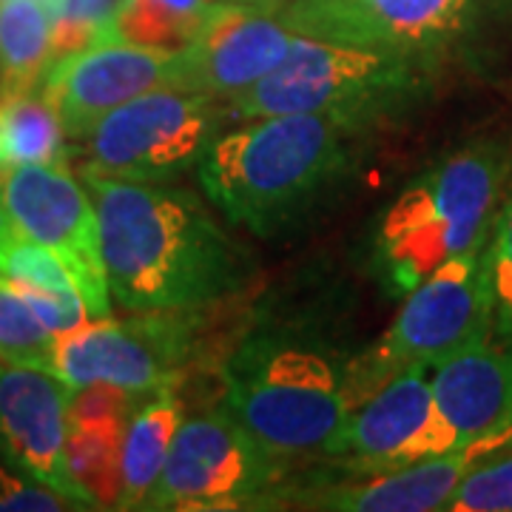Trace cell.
Wrapping results in <instances>:
<instances>
[{
	"mask_svg": "<svg viewBox=\"0 0 512 512\" xmlns=\"http://www.w3.org/2000/svg\"><path fill=\"white\" fill-rule=\"evenodd\" d=\"M100 222L111 299L128 311H197L254 276L248 251L180 185L77 174Z\"/></svg>",
	"mask_w": 512,
	"mask_h": 512,
	"instance_id": "6da1fadb",
	"label": "cell"
},
{
	"mask_svg": "<svg viewBox=\"0 0 512 512\" xmlns=\"http://www.w3.org/2000/svg\"><path fill=\"white\" fill-rule=\"evenodd\" d=\"M362 128L322 114L254 117L222 131L197 165L202 191L256 237L299 222L348 174Z\"/></svg>",
	"mask_w": 512,
	"mask_h": 512,
	"instance_id": "7a4b0ae2",
	"label": "cell"
},
{
	"mask_svg": "<svg viewBox=\"0 0 512 512\" xmlns=\"http://www.w3.org/2000/svg\"><path fill=\"white\" fill-rule=\"evenodd\" d=\"M512 180V148L478 140L413 177L370 234V265L384 291L407 296L447 259L493 234Z\"/></svg>",
	"mask_w": 512,
	"mask_h": 512,
	"instance_id": "3957f363",
	"label": "cell"
},
{
	"mask_svg": "<svg viewBox=\"0 0 512 512\" xmlns=\"http://www.w3.org/2000/svg\"><path fill=\"white\" fill-rule=\"evenodd\" d=\"M222 410L271 453L325 456L356 407L353 376L325 345L288 328L248 336L222 367Z\"/></svg>",
	"mask_w": 512,
	"mask_h": 512,
	"instance_id": "277c9868",
	"label": "cell"
},
{
	"mask_svg": "<svg viewBox=\"0 0 512 512\" xmlns=\"http://www.w3.org/2000/svg\"><path fill=\"white\" fill-rule=\"evenodd\" d=\"M436 66L416 57L296 37L288 57L256 86L228 103L254 120L274 114H322L367 131L410 111L433 86Z\"/></svg>",
	"mask_w": 512,
	"mask_h": 512,
	"instance_id": "5b68a950",
	"label": "cell"
},
{
	"mask_svg": "<svg viewBox=\"0 0 512 512\" xmlns=\"http://www.w3.org/2000/svg\"><path fill=\"white\" fill-rule=\"evenodd\" d=\"M228 103L177 86H157L86 128L77 174L168 183L197 168L228 120Z\"/></svg>",
	"mask_w": 512,
	"mask_h": 512,
	"instance_id": "8992f818",
	"label": "cell"
},
{
	"mask_svg": "<svg viewBox=\"0 0 512 512\" xmlns=\"http://www.w3.org/2000/svg\"><path fill=\"white\" fill-rule=\"evenodd\" d=\"M484 248L487 242L447 259L404 296L382 345L362 365V379L353 382V393L356 384L370 393L379 390L404 367L436 370L458 353L493 339V282Z\"/></svg>",
	"mask_w": 512,
	"mask_h": 512,
	"instance_id": "52a82bcc",
	"label": "cell"
},
{
	"mask_svg": "<svg viewBox=\"0 0 512 512\" xmlns=\"http://www.w3.org/2000/svg\"><path fill=\"white\" fill-rule=\"evenodd\" d=\"M285 476V458L254 439L228 410L188 416L140 510H245Z\"/></svg>",
	"mask_w": 512,
	"mask_h": 512,
	"instance_id": "ba28073f",
	"label": "cell"
},
{
	"mask_svg": "<svg viewBox=\"0 0 512 512\" xmlns=\"http://www.w3.org/2000/svg\"><path fill=\"white\" fill-rule=\"evenodd\" d=\"M481 0H288L274 15L296 35L416 57L439 69L470 35Z\"/></svg>",
	"mask_w": 512,
	"mask_h": 512,
	"instance_id": "9c48e42d",
	"label": "cell"
},
{
	"mask_svg": "<svg viewBox=\"0 0 512 512\" xmlns=\"http://www.w3.org/2000/svg\"><path fill=\"white\" fill-rule=\"evenodd\" d=\"M0 200L23 234L66 265L92 319L111 316V291L92 194L66 163L9 165Z\"/></svg>",
	"mask_w": 512,
	"mask_h": 512,
	"instance_id": "30bf717a",
	"label": "cell"
},
{
	"mask_svg": "<svg viewBox=\"0 0 512 512\" xmlns=\"http://www.w3.org/2000/svg\"><path fill=\"white\" fill-rule=\"evenodd\" d=\"M185 313L191 311H140L126 322L89 319L57 336L55 373L72 390L109 384L140 396L174 387L194 350Z\"/></svg>",
	"mask_w": 512,
	"mask_h": 512,
	"instance_id": "8fae6325",
	"label": "cell"
},
{
	"mask_svg": "<svg viewBox=\"0 0 512 512\" xmlns=\"http://www.w3.org/2000/svg\"><path fill=\"white\" fill-rule=\"evenodd\" d=\"M296 37L274 12L245 3H217L191 43L171 57L168 86L231 103L274 72Z\"/></svg>",
	"mask_w": 512,
	"mask_h": 512,
	"instance_id": "7c38bea8",
	"label": "cell"
},
{
	"mask_svg": "<svg viewBox=\"0 0 512 512\" xmlns=\"http://www.w3.org/2000/svg\"><path fill=\"white\" fill-rule=\"evenodd\" d=\"M72 393L52 370L0 362V456L12 470L66 495L77 510H97L66 458Z\"/></svg>",
	"mask_w": 512,
	"mask_h": 512,
	"instance_id": "4fadbf2b",
	"label": "cell"
},
{
	"mask_svg": "<svg viewBox=\"0 0 512 512\" xmlns=\"http://www.w3.org/2000/svg\"><path fill=\"white\" fill-rule=\"evenodd\" d=\"M512 430V342H481L433 370L421 456H444Z\"/></svg>",
	"mask_w": 512,
	"mask_h": 512,
	"instance_id": "5bb4252c",
	"label": "cell"
},
{
	"mask_svg": "<svg viewBox=\"0 0 512 512\" xmlns=\"http://www.w3.org/2000/svg\"><path fill=\"white\" fill-rule=\"evenodd\" d=\"M171 52H154L123 40H94L86 49L57 57L40 77L55 100L69 140L128 100L171 83Z\"/></svg>",
	"mask_w": 512,
	"mask_h": 512,
	"instance_id": "9a60e30c",
	"label": "cell"
},
{
	"mask_svg": "<svg viewBox=\"0 0 512 512\" xmlns=\"http://www.w3.org/2000/svg\"><path fill=\"white\" fill-rule=\"evenodd\" d=\"M430 410L433 367H404L350 410L325 456L362 476L419 461Z\"/></svg>",
	"mask_w": 512,
	"mask_h": 512,
	"instance_id": "2e32d148",
	"label": "cell"
},
{
	"mask_svg": "<svg viewBox=\"0 0 512 512\" xmlns=\"http://www.w3.org/2000/svg\"><path fill=\"white\" fill-rule=\"evenodd\" d=\"M512 444V430L493 439H481L444 453V456L419 458L396 470L367 473L365 481H350L342 487H330L325 493L308 495L311 507L342 512H430L444 510L458 481L467 470L495 450Z\"/></svg>",
	"mask_w": 512,
	"mask_h": 512,
	"instance_id": "e0dca14e",
	"label": "cell"
},
{
	"mask_svg": "<svg viewBox=\"0 0 512 512\" xmlns=\"http://www.w3.org/2000/svg\"><path fill=\"white\" fill-rule=\"evenodd\" d=\"M183 404L174 387L140 393L128 413L120 456V498L114 510H140L160 478L168 450L183 424Z\"/></svg>",
	"mask_w": 512,
	"mask_h": 512,
	"instance_id": "ac0fdd59",
	"label": "cell"
},
{
	"mask_svg": "<svg viewBox=\"0 0 512 512\" xmlns=\"http://www.w3.org/2000/svg\"><path fill=\"white\" fill-rule=\"evenodd\" d=\"M66 0H0V92L37 86L52 55V32Z\"/></svg>",
	"mask_w": 512,
	"mask_h": 512,
	"instance_id": "d6986e66",
	"label": "cell"
},
{
	"mask_svg": "<svg viewBox=\"0 0 512 512\" xmlns=\"http://www.w3.org/2000/svg\"><path fill=\"white\" fill-rule=\"evenodd\" d=\"M66 137L55 100L40 83L0 92V148L6 165L66 163Z\"/></svg>",
	"mask_w": 512,
	"mask_h": 512,
	"instance_id": "ffe728a7",
	"label": "cell"
},
{
	"mask_svg": "<svg viewBox=\"0 0 512 512\" xmlns=\"http://www.w3.org/2000/svg\"><path fill=\"white\" fill-rule=\"evenodd\" d=\"M208 12H185L168 0H120L103 40H123L174 55L191 43Z\"/></svg>",
	"mask_w": 512,
	"mask_h": 512,
	"instance_id": "44dd1931",
	"label": "cell"
},
{
	"mask_svg": "<svg viewBox=\"0 0 512 512\" xmlns=\"http://www.w3.org/2000/svg\"><path fill=\"white\" fill-rule=\"evenodd\" d=\"M126 424H69L66 458L74 481L92 495L97 510L117 507L120 456Z\"/></svg>",
	"mask_w": 512,
	"mask_h": 512,
	"instance_id": "7402d4cb",
	"label": "cell"
},
{
	"mask_svg": "<svg viewBox=\"0 0 512 512\" xmlns=\"http://www.w3.org/2000/svg\"><path fill=\"white\" fill-rule=\"evenodd\" d=\"M0 276L20 288L74 296V279L49 248L23 234L0 200ZM80 296V293H77ZM83 299V296H80Z\"/></svg>",
	"mask_w": 512,
	"mask_h": 512,
	"instance_id": "603a6c76",
	"label": "cell"
},
{
	"mask_svg": "<svg viewBox=\"0 0 512 512\" xmlns=\"http://www.w3.org/2000/svg\"><path fill=\"white\" fill-rule=\"evenodd\" d=\"M57 336L46 328L15 282L0 276V362L55 373Z\"/></svg>",
	"mask_w": 512,
	"mask_h": 512,
	"instance_id": "cb8c5ba5",
	"label": "cell"
},
{
	"mask_svg": "<svg viewBox=\"0 0 512 512\" xmlns=\"http://www.w3.org/2000/svg\"><path fill=\"white\" fill-rule=\"evenodd\" d=\"M444 512H512V444L473 464Z\"/></svg>",
	"mask_w": 512,
	"mask_h": 512,
	"instance_id": "d4e9b609",
	"label": "cell"
},
{
	"mask_svg": "<svg viewBox=\"0 0 512 512\" xmlns=\"http://www.w3.org/2000/svg\"><path fill=\"white\" fill-rule=\"evenodd\" d=\"M484 251L493 282V339L512 342V180Z\"/></svg>",
	"mask_w": 512,
	"mask_h": 512,
	"instance_id": "484cf974",
	"label": "cell"
},
{
	"mask_svg": "<svg viewBox=\"0 0 512 512\" xmlns=\"http://www.w3.org/2000/svg\"><path fill=\"white\" fill-rule=\"evenodd\" d=\"M77 510L66 495L23 476L18 470L0 467V512H60Z\"/></svg>",
	"mask_w": 512,
	"mask_h": 512,
	"instance_id": "4316f807",
	"label": "cell"
},
{
	"mask_svg": "<svg viewBox=\"0 0 512 512\" xmlns=\"http://www.w3.org/2000/svg\"><path fill=\"white\" fill-rule=\"evenodd\" d=\"M288 0H254L251 6H256V9H265V12H276L279 6H285Z\"/></svg>",
	"mask_w": 512,
	"mask_h": 512,
	"instance_id": "83f0119b",
	"label": "cell"
},
{
	"mask_svg": "<svg viewBox=\"0 0 512 512\" xmlns=\"http://www.w3.org/2000/svg\"><path fill=\"white\" fill-rule=\"evenodd\" d=\"M9 165H6V157H3V148H0V177H3V171H6Z\"/></svg>",
	"mask_w": 512,
	"mask_h": 512,
	"instance_id": "f1b7e54d",
	"label": "cell"
}]
</instances>
